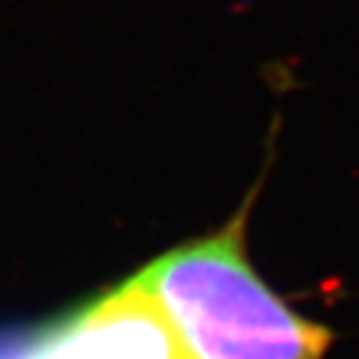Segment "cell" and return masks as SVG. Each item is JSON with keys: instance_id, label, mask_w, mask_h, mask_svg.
<instances>
[{"instance_id": "cell-1", "label": "cell", "mask_w": 359, "mask_h": 359, "mask_svg": "<svg viewBox=\"0 0 359 359\" xmlns=\"http://www.w3.org/2000/svg\"><path fill=\"white\" fill-rule=\"evenodd\" d=\"M255 192L221 229L152 258L138 280L189 359H322L333 330L274 293L248 255Z\"/></svg>"}, {"instance_id": "cell-2", "label": "cell", "mask_w": 359, "mask_h": 359, "mask_svg": "<svg viewBox=\"0 0 359 359\" xmlns=\"http://www.w3.org/2000/svg\"><path fill=\"white\" fill-rule=\"evenodd\" d=\"M35 359H189L138 274L38 325Z\"/></svg>"}, {"instance_id": "cell-3", "label": "cell", "mask_w": 359, "mask_h": 359, "mask_svg": "<svg viewBox=\"0 0 359 359\" xmlns=\"http://www.w3.org/2000/svg\"><path fill=\"white\" fill-rule=\"evenodd\" d=\"M35 333L38 325L0 328V359H35Z\"/></svg>"}]
</instances>
